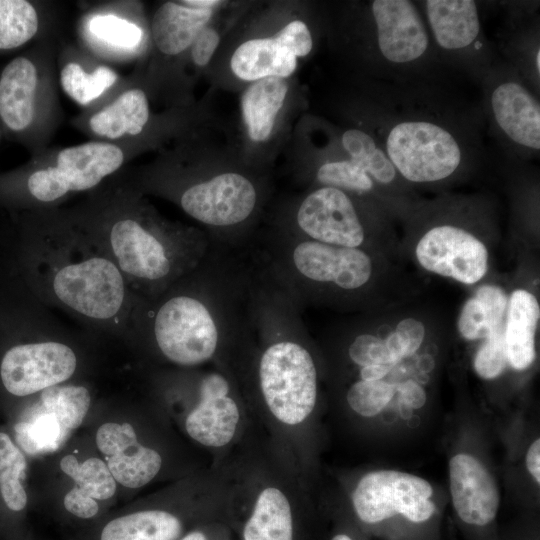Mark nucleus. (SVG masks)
<instances>
[{
  "label": "nucleus",
  "mask_w": 540,
  "mask_h": 540,
  "mask_svg": "<svg viewBox=\"0 0 540 540\" xmlns=\"http://www.w3.org/2000/svg\"><path fill=\"white\" fill-rule=\"evenodd\" d=\"M10 215L14 235L9 273L42 304L79 327L127 341L140 297L66 207Z\"/></svg>",
  "instance_id": "obj_1"
},
{
  "label": "nucleus",
  "mask_w": 540,
  "mask_h": 540,
  "mask_svg": "<svg viewBox=\"0 0 540 540\" xmlns=\"http://www.w3.org/2000/svg\"><path fill=\"white\" fill-rule=\"evenodd\" d=\"M248 245L233 248L212 242L195 268L157 296L139 298L127 342L152 348L184 368L232 352L258 269L256 250Z\"/></svg>",
  "instance_id": "obj_2"
},
{
  "label": "nucleus",
  "mask_w": 540,
  "mask_h": 540,
  "mask_svg": "<svg viewBox=\"0 0 540 540\" xmlns=\"http://www.w3.org/2000/svg\"><path fill=\"white\" fill-rule=\"evenodd\" d=\"M475 116L433 81L382 82L363 126L407 184L436 185L464 176L483 156Z\"/></svg>",
  "instance_id": "obj_3"
},
{
  "label": "nucleus",
  "mask_w": 540,
  "mask_h": 540,
  "mask_svg": "<svg viewBox=\"0 0 540 540\" xmlns=\"http://www.w3.org/2000/svg\"><path fill=\"white\" fill-rule=\"evenodd\" d=\"M65 207L140 298L157 296L195 268L212 243L205 231L159 215L123 170Z\"/></svg>",
  "instance_id": "obj_4"
},
{
  "label": "nucleus",
  "mask_w": 540,
  "mask_h": 540,
  "mask_svg": "<svg viewBox=\"0 0 540 540\" xmlns=\"http://www.w3.org/2000/svg\"><path fill=\"white\" fill-rule=\"evenodd\" d=\"M300 309L260 257L247 318L232 352L251 356L266 406L287 425L306 420L318 395L317 365Z\"/></svg>",
  "instance_id": "obj_5"
},
{
  "label": "nucleus",
  "mask_w": 540,
  "mask_h": 540,
  "mask_svg": "<svg viewBox=\"0 0 540 540\" xmlns=\"http://www.w3.org/2000/svg\"><path fill=\"white\" fill-rule=\"evenodd\" d=\"M0 288V381L13 396L68 382L79 368L78 335L14 276Z\"/></svg>",
  "instance_id": "obj_6"
},
{
  "label": "nucleus",
  "mask_w": 540,
  "mask_h": 540,
  "mask_svg": "<svg viewBox=\"0 0 540 540\" xmlns=\"http://www.w3.org/2000/svg\"><path fill=\"white\" fill-rule=\"evenodd\" d=\"M123 173L144 195L153 194L178 205L209 230L212 242L234 248L248 245L261 193L245 174L222 171L202 175L174 154L139 168L126 167Z\"/></svg>",
  "instance_id": "obj_7"
},
{
  "label": "nucleus",
  "mask_w": 540,
  "mask_h": 540,
  "mask_svg": "<svg viewBox=\"0 0 540 540\" xmlns=\"http://www.w3.org/2000/svg\"><path fill=\"white\" fill-rule=\"evenodd\" d=\"M156 143L89 140L49 146L23 165L0 173V208L11 213L65 206L97 189Z\"/></svg>",
  "instance_id": "obj_8"
},
{
  "label": "nucleus",
  "mask_w": 540,
  "mask_h": 540,
  "mask_svg": "<svg viewBox=\"0 0 540 540\" xmlns=\"http://www.w3.org/2000/svg\"><path fill=\"white\" fill-rule=\"evenodd\" d=\"M256 248L301 306L355 302L374 274L373 259L366 249L324 244L275 228Z\"/></svg>",
  "instance_id": "obj_9"
},
{
  "label": "nucleus",
  "mask_w": 540,
  "mask_h": 540,
  "mask_svg": "<svg viewBox=\"0 0 540 540\" xmlns=\"http://www.w3.org/2000/svg\"><path fill=\"white\" fill-rule=\"evenodd\" d=\"M58 36L24 49L0 69L3 137L31 156L49 147L63 112L57 89Z\"/></svg>",
  "instance_id": "obj_10"
},
{
  "label": "nucleus",
  "mask_w": 540,
  "mask_h": 540,
  "mask_svg": "<svg viewBox=\"0 0 540 540\" xmlns=\"http://www.w3.org/2000/svg\"><path fill=\"white\" fill-rule=\"evenodd\" d=\"M363 56L382 82L433 81L441 65L415 1L373 0L363 6Z\"/></svg>",
  "instance_id": "obj_11"
},
{
  "label": "nucleus",
  "mask_w": 540,
  "mask_h": 540,
  "mask_svg": "<svg viewBox=\"0 0 540 540\" xmlns=\"http://www.w3.org/2000/svg\"><path fill=\"white\" fill-rule=\"evenodd\" d=\"M487 120L501 145L520 158L540 151V102L524 77L497 61L479 81Z\"/></svg>",
  "instance_id": "obj_12"
},
{
  "label": "nucleus",
  "mask_w": 540,
  "mask_h": 540,
  "mask_svg": "<svg viewBox=\"0 0 540 540\" xmlns=\"http://www.w3.org/2000/svg\"><path fill=\"white\" fill-rule=\"evenodd\" d=\"M417 4L440 64L479 82L497 60L482 27L478 2L425 0Z\"/></svg>",
  "instance_id": "obj_13"
},
{
  "label": "nucleus",
  "mask_w": 540,
  "mask_h": 540,
  "mask_svg": "<svg viewBox=\"0 0 540 540\" xmlns=\"http://www.w3.org/2000/svg\"><path fill=\"white\" fill-rule=\"evenodd\" d=\"M363 199L338 188L318 186L275 229L324 244L365 249L371 214Z\"/></svg>",
  "instance_id": "obj_14"
},
{
  "label": "nucleus",
  "mask_w": 540,
  "mask_h": 540,
  "mask_svg": "<svg viewBox=\"0 0 540 540\" xmlns=\"http://www.w3.org/2000/svg\"><path fill=\"white\" fill-rule=\"evenodd\" d=\"M152 94L141 67L125 76L121 86L105 102L71 118V125L89 140L109 143L155 141L166 130L152 113Z\"/></svg>",
  "instance_id": "obj_15"
},
{
  "label": "nucleus",
  "mask_w": 540,
  "mask_h": 540,
  "mask_svg": "<svg viewBox=\"0 0 540 540\" xmlns=\"http://www.w3.org/2000/svg\"><path fill=\"white\" fill-rule=\"evenodd\" d=\"M76 43L115 66L143 57L148 47L149 23L141 4L136 1H101L89 3L76 23Z\"/></svg>",
  "instance_id": "obj_16"
},
{
  "label": "nucleus",
  "mask_w": 540,
  "mask_h": 540,
  "mask_svg": "<svg viewBox=\"0 0 540 540\" xmlns=\"http://www.w3.org/2000/svg\"><path fill=\"white\" fill-rule=\"evenodd\" d=\"M432 495L431 484L422 477L396 470H377L359 480L352 493V503L359 519L368 524L397 514L422 523L434 514Z\"/></svg>",
  "instance_id": "obj_17"
},
{
  "label": "nucleus",
  "mask_w": 540,
  "mask_h": 540,
  "mask_svg": "<svg viewBox=\"0 0 540 540\" xmlns=\"http://www.w3.org/2000/svg\"><path fill=\"white\" fill-rule=\"evenodd\" d=\"M436 220L417 241L418 263L428 272L459 283H478L489 267L485 243L456 218L438 215Z\"/></svg>",
  "instance_id": "obj_18"
},
{
  "label": "nucleus",
  "mask_w": 540,
  "mask_h": 540,
  "mask_svg": "<svg viewBox=\"0 0 540 540\" xmlns=\"http://www.w3.org/2000/svg\"><path fill=\"white\" fill-rule=\"evenodd\" d=\"M218 0L164 1L156 7L149 20V38L155 59L147 71L142 68L144 81L155 91L166 64L176 63L188 51L198 32L208 25ZM153 60V61H154Z\"/></svg>",
  "instance_id": "obj_19"
},
{
  "label": "nucleus",
  "mask_w": 540,
  "mask_h": 540,
  "mask_svg": "<svg viewBox=\"0 0 540 540\" xmlns=\"http://www.w3.org/2000/svg\"><path fill=\"white\" fill-rule=\"evenodd\" d=\"M197 391L198 403L185 421L188 435L207 447L225 446L240 417L230 379L222 371L206 372L197 380Z\"/></svg>",
  "instance_id": "obj_20"
},
{
  "label": "nucleus",
  "mask_w": 540,
  "mask_h": 540,
  "mask_svg": "<svg viewBox=\"0 0 540 540\" xmlns=\"http://www.w3.org/2000/svg\"><path fill=\"white\" fill-rule=\"evenodd\" d=\"M56 65L63 92L81 111L105 102L125 78L115 66L93 56L76 42L58 43Z\"/></svg>",
  "instance_id": "obj_21"
},
{
  "label": "nucleus",
  "mask_w": 540,
  "mask_h": 540,
  "mask_svg": "<svg viewBox=\"0 0 540 540\" xmlns=\"http://www.w3.org/2000/svg\"><path fill=\"white\" fill-rule=\"evenodd\" d=\"M449 481L453 507L462 521L485 526L494 520L500 502L497 484L477 458L454 455L449 461Z\"/></svg>",
  "instance_id": "obj_22"
},
{
  "label": "nucleus",
  "mask_w": 540,
  "mask_h": 540,
  "mask_svg": "<svg viewBox=\"0 0 540 540\" xmlns=\"http://www.w3.org/2000/svg\"><path fill=\"white\" fill-rule=\"evenodd\" d=\"M96 444L106 456V465L115 481L125 487L146 485L161 468L160 454L140 444L129 423L101 425L96 434Z\"/></svg>",
  "instance_id": "obj_23"
},
{
  "label": "nucleus",
  "mask_w": 540,
  "mask_h": 540,
  "mask_svg": "<svg viewBox=\"0 0 540 540\" xmlns=\"http://www.w3.org/2000/svg\"><path fill=\"white\" fill-rule=\"evenodd\" d=\"M59 4L40 0H0V55L58 35Z\"/></svg>",
  "instance_id": "obj_24"
},
{
  "label": "nucleus",
  "mask_w": 540,
  "mask_h": 540,
  "mask_svg": "<svg viewBox=\"0 0 540 540\" xmlns=\"http://www.w3.org/2000/svg\"><path fill=\"white\" fill-rule=\"evenodd\" d=\"M540 306L530 291L518 288L508 297L504 344L508 364L515 370L528 369L536 358L535 336Z\"/></svg>",
  "instance_id": "obj_25"
},
{
  "label": "nucleus",
  "mask_w": 540,
  "mask_h": 540,
  "mask_svg": "<svg viewBox=\"0 0 540 540\" xmlns=\"http://www.w3.org/2000/svg\"><path fill=\"white\" fill-rule=\"evenodd\" d=\"M232 72L241 80L254 82L267 77H289L297 57L282 36L253 38L239 45L230 59Z\"/></svg>",
  "instance_id": "obj_26"
},
{
  "label": "nucleus",
  "mask_w": 540,
  "mask_h": 540,
  "mask_svg": "<svg viewBox=\"0 0 540 540\" xmlns=\"http://www.w3.org/2000/svg\"><path fill=\"white\" fill-rule=\"evenodd\" d=\"M287 92L286 79L279 77L263 78L247 87L242 96L241 110L252 141L264 142L271 136Z\"/></svg>",
  "instance_id": "obj_27"
},
{
  "label": "nucleus",
  "mask_w": 540,
  "mask_h": 540,
  "mask_svg": "<svg viewBox=\"0 0 540 540\" xmlns=\"http://www.w3.org/2000/svg\"><path fill=\"white\" fill-rule=\"evenodd\" d=\"M508 296L494 284H483L464 303L457 328L468 341L486 339L493 333L504 331Z\"/></svg>",
  "instance_id": "obj_28"
},
{
  "label": "nucleus",
  "mask_w": 540,
  "mask_h": 540,
  "mask_svg": "<svg viewBox=\"0 0 540 540\" xmlns=\"http://www.w3.org/2000/svg\"><path fill=\"white\" fill-rule=\"evenodd\" d=\"M14 426L19 446L28 454L42 455L56 451L68 439L69 430L61 418L38 399Z\"/></svg>",
  "instance_id": "obj_29"
},
{
  "label": "nucleus",
  "mask_w": 540,
  "mask_h": 540,
  "mask_svg": "<svg viewBox=\"0 0 540 540\" xmlns=\"http://www.w3.org/2000/svg\"><path fill=\"white\" fill-rule=\"evenodd\" d=\"M243 536L244 540H293L291 507L280 489L267 487L259 494Z\"/></svg>",
  "instance_id": "obj_30"
},
{
  "label": "nucleus",
  "mask_w": 540,
  "mask_h": 540,
  "mask_svg": "<svg viewBox=\"0 0 540 540\" xmlns=\"http://www.w3.org/2000/svg\"><path fill=\"white\" fill-rule=\"evenodd\" d=\"M180 520L161 510L141 511L108 522L101 540H175L181 533Z\"/></svg>",
  "instance_id": "obj_31"
},
{
  "label": "nucleus",
  "mask_w": 540,
  "mask_h": 540,
  "mask_svg": "<svg viewBox=\"0 0 540 540\" xmlns=\"http://www.w3.org/2000/svg\"><path fill=\"white\" fill-rule=\"evenodd\" d=\"M315 180L319 186L338 188L363 198L371 195L377 197L384 192L362 164L352 159L346 151L343 157L322 162L315 171Z\"/></svg>",
  "instance_id": "obj_32"
},
{
  "label": "nucleus",
  "mask_w": 540,
  "mask_h": 540,
  "mask_svg": "<svg viewBox=\"0 0 540 540\" xmlns=\"http://www.w3.org/2000/svg\"><path fill=\"white\" fill-rule=\"evenodd\" d=\"M510 34L504 53L507 63L513 66L527 81L532 90L539 95L540 87V45L539 27L536 21L531 24H516Z\"/></svg>",
  "instance_id": "obj_33"
},
{
  "label": "nucleus",
  "mask_w": 540,
  "mask_h": 540,
  "mask_svg": "<svg viewBox=\"0 0 540 540\" xmlns=\"http://www.w3.org/2000/svg\"><path fill=\"white\" fill-rule=\"evenodd\" d=\"M62 471L76 483L81 494L94 500H107L116 491V482L106 463L98 458H89L80 463L74 455L60 461Z\"/></svg>",
  "instance_id": "obj_34"
},
{
  "label": "nucleus",
  "mask_w": 540,
  "mask_h": 540,
  "mask_svg": "<svg viewBox=\"0 0 540 540\" xmlns=\"http://www.w3.org/2000/svg\"><path fill=\"white\" fill-rule=\"evenodd\" d=\"M26 460L11 438L0 432V492L4 503L12 511H21L27 504L22 485Z\"/></svg>",
  "instance_id": "obj_35"
},
{
  "label": "nucleus",
  "mask_w": 540,
  "mask_h": 540,
  "mask_svg": "<svg viewBox=\"0 0 540 540\" xmlns=\"http://www.w3.org/2000/svg\"><path fill=\"white\" fill-rule=\"evenodd\" d=\"M38 399L53 410L71 431L81 425L91 405V393L81 384L51 386L39 392Z\"/></svg>",
  "instance_id": "obj_36"
},
{
  "label": "nucleus",
  "mask_w": 540,
  "mask_h": 540,
  "mask_svg": "<svg viewBox=\"0 0 540 540\" xmlns=\"http://www.w3.org/2000/svg\"><path fill=\"white\" fill-rule=\"evenodd\" d=\"M396 392L395 384L383 380H357L348 388L346 401L355 413L373 417L389 404Z\"/></svg>",
  "instance_id": "obj_37"
},
{
  "label": "nucleus",
  "mask_w": 540,
  "mask_h": 540,
  "mask_svg": "<svg viewBox=\"0 0 540 540\" xmlns=\"http://www.w3.org/2000/svg\"><path fill=\"white\" fill-rule=\"evenodd\" d=\"M504 331L491 334L477 350L473 366L476 374L485 380L499 377L507 365Z\"/></svg>",
  "instance_id": "obj_38"
},
{
  "label": "nucleus",
  "mask_w": 540,
  "mask_h": 540,
  "mask_svg": "<svg viewBox=\"0 0 540 540\" xmlns=\"http://www.w3.org/2000/svg\"><path fill=\"white\" fill-rule=\"evenodd\" d=\"M350 361L359 366L389 364L395 367L390 358L384 339L379 336L362 332L353 336L347 346Z\"/></svg>",
  "instance_id": "obj_39"
},
{
  "label": "nucleus",
  "mask_w": 540,
  "mask_h": 540,
  "mask_svg": "<svg viewBox=\"0 0 540 540\" xmlns=\"http://www.w3.org/2000/svg\"><path fill=\"white\" fill-rule=\"evenodd\" d=\"M220 42L218 31L211 25L203 27L195 37L189 51L192 64L197 68L208 65Z\"/></svg>",
  "instance_id": "obj_40"
},
{
  "label": "nucleus",
  "mask_w": 540,
  "mask_h": 540,
  "mask_svg": "<svg viewBox=\"0 0 540 540\" xmlns=\"http://www.w3.org/2000/svg\"><path fill=\"white\" fill-rule=\"evenodd\" d=\"M394 333L400 343L404 357L412 356L425 338L424 324L415 318H405L396 326Z\"/></svg>",
  "instance_id": "obj_41"
},
{
  "label": "nucleus",
  "mask_w": 540,
  "mask_h": 540,
  "mask_svg": "<svg viewBox=\"0 0 540 540\" xmlns=\"http://www.w3.org/2000/svg\"><path fill=\"white\" fill-rule=\"evenodd\" d=\"M279 33L297 58L305 57L312 51V34L307 24L302 20L289 22Z\"/></svg>",
  "instance_id": "obj_42"
},
{
  "label": "nucleus",
  "mask_w": 540,
  "mask_h": 540,
  "mask_svg": "<svg viewBox=\"0 0 540 540\" xmlns=\"http://www.w3.org/2000/svg\"><path fill=\"white\" fill-rule=\"evenodd\" d=\"M64 506L68 512L82 519L92 518L99 510L96 500L81 494L75 488L65 495Z\"/></svg>",
  "instance_id": "obj_43"
},
{
  "label": "nucleus",
  "mask_w": 540,
  "mask_h": 540,
  "mask_svg": "<svg viewBox=\"0 0 540 540\" xmlns=\"http://www.w3.org/2000/svg\"><path fill=\"white\" fill-rule=\"evenodd\" d=\"M402 401L413 408H420L425 403V392L421 386L412 380L396 385Z\"/></svg>",
  "instance_id": "obj_44"
},
{
  "label": "nucleus",
  "mask_w": 540,
  "mask_h": 540,
  "mask_svg": "<svg viewBox=\"0 0 540 540\" xmlns=\"http://www.w3.org/2000/svg\"><path fill=\"white\" fill-rule=\"evenodd\" d=\"M526 467L537 484L540 483V440L537 438L526 453Z\"/></svg>",
  "instance_id": "obj_45"
},
{
  "label": "nucleus",
  "mask_w": 540,
  "mask_h": 540,
  "mask_svg": "<svg viewBox=\"0 0 540 540\" xmlns=\"http://www.w3.org/2000/svg\"><path fill=\"white\" fill-rule=\"evenodd\" d=\"M393 368L394 366L389 365V364H377V365L360 367L359 380H364V381L382 380V378H384Z\"/></svg>",
  "instance_id": "obj_46"
},
{
  "label": "nucleus",
  "mask_w": 540,
  "mask_h": 540,
  "mask_svg": "<svg viewBox=\"0 0 540 540\" xmlns=\"http://www.w3.org/2000/svg\"><path fill=\"white\" fill-rule=\"evenodd\" d=\"M180 540H207L206 536L200 531H193Z\"/></svg>",
  "instance_id": "obj_47"
},
{
  "label": "nucleus",
  "mask_w": 540,
  "mask_h": 540,
  "mask_svg": "<svg viewBox=\"0 0 540 540\" xmlns=\"http://www.w3.org/2000/svg\"><path fill=\"white\" fill-rule=\"evenodd\" d=\"M332 540H352V539L346 534H338L334 536Z\"/></svg>",
  "instance_id": "obj_48"
},
{
  "label": "nucleus",
  "mask_w": 540,
  "mask_h": 540,
  "mask_svg": "<svg viewBox=\"0 0 540 540\" xmlns=\"http://www.w3.org/2000/svg\"><path fill=\"white\" fill-rule=\"evenodd\" d=\"M2 137H3V134H2L1 127H0V140H1Z\"/></svg>",
  "instance_id": "obj_49"
}]
</instances>
